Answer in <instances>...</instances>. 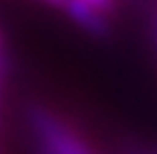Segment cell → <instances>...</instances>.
I'll return each mask as SVG.
<instances>
[{
  "label": "cell",
  "instance_id": "277c9868",
  "mask_svg": "<svg viewBox=\"0 0 157 154\" xmlns=\"http://www.w3.org/2000/svg\"><path fill=\"white\" fill-rule=\"evenodd\" d=\"M55 2H64V0H55Z\"/></svg>",
  "mask_w": 157,
  "mask_h": 154
},
{
  "label": "cell",
  "instance_id": "3957f363",
  "mask_svg": "<svg viewBox=\"0 0 157 154\" xmlns=\"http://www.w3.org/2000/svg\"><path fill=\"white\" fill-rule=\"evenodd\" d=\"M83 2H88L90 7H95L102 14H109V12L114 10V0H83Z\"/></svg>",
  "mask_w": 157,
  "mask_h": 154
},
{
  "label": "cell",
  "instance_id": "7a4b0ae2",
  "mask_svg": "<svg viewBox=\"0 0 157 154\" xmlns=\"http://www.w3.org/2000/svg\"><path fill=\"white\" fill-rule=\"evenodd\" d=\"M62 5H67L69 14H71L83 29L93 31V33H105V31H107V21H105L107 14L98 12L95 7H90L88 2H83V0H64Z\"/></svg>",
  "mask_w": 157,
  "mask_h": 154
},
{
  "label": "cell",
  "instance_id": "6da1fadb",
  "mask_svg": "<svg viewBox=\"0 0 157 154\" xmlns=\"http://www.w3.org/2000/svg\"><path fill=\"white\" fill-rule=\"evenodd\" d=\"M31 128L40 154H93L90 145L69 123L48 109L31 112Z\"/></svg>",
  "mask_w": 157,
  "mask_h": 154
}]
</instances>
